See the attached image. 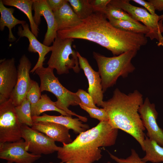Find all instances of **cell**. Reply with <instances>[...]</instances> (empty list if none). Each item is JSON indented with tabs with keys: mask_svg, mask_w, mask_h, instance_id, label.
I'll return each mask as SVG.
<instances>
[{
	"mask_svg": "<svg viewBox=\"0 0 163 163\" xmlns=\"http://www.w3.org/2000/svg\"><path fill=\"white\" fill-rule=\"evenodd\" d=\"M57 36L63 39L85 40L97 43L118 56L130 50H139L146 43L144 35L124 31L111 25L104 14L94 12L72 28L58 30Z\"/></svg>",
	"mask_w": 163,
	"mask_h": 163,
	"instance_id": "6da1fadb",
	"label": "cell"
},
{
	"mask_svg": "<svg viewBox=\"0 0 163 163\" xmlns=\"http://www.w3.org/2000/svg\"><path fill=\"white\" fill-rule=\"evenodd\" d=\"M118 129L108 121H100L94 127L79 134L71 143L63 145L57 152V157L63 162L93 163L102 157L101 147L114 145Z\"/></svg>",
	"mask_w": 163,
	"mask_h": 163,
	"instance_id": "7a4b0ae2",
	"label": "cell"
},
{
	"mask_svg": "<svg viewBox=\"0 0 163 163\" xmlns=\"http://www.w3.org/2000/svg\"><path fill=\"white\" fill-rule=\"evenodd\" d=\"M143 102V96L137 90L126 94L117 88L112 97L103 101L101 107L107 111L110 125L131 135L144 151L145 129L138 112Z\"/></svg>",
	"mask_w": 163,
	"mask_h": 163,
	"instance_id": "3957f363",
	"label": "cell"
},
{
	"mask_svg": "<svg viewBox=\"0 0 163 163\" xmlns=\"http://www.w3.org/2000/svg\"><path fill=\"white\" fill-rule=\"evenodd\" d=\"M137 51L136 50H130L111 57H106L93 52V58L97 62L98 72L101 78L104 93L113 86L120 77L125 78L134 71L135 68L131 61Z\"/></svg>",
	"mask_w": 163,
	"mask_h": 163,
	"instance_id": "277c9868",
	"label": "cell"
},
{
	"mask_svg": "<svg viewBox=\"0 0 163 163\" xmlns=\"http://www.w3.org/2000/svg\"><path fill=\"white\" fill-rule=\"evenodd\" d=\"M53 69L43 66L37 69L35 73L40 78L41 92L48 91L53 94L57 100L55 102L57 107L71 116H75L84 122L87 121L85 117L78 115L69 109L70 106H77L81 101L76 94L68 90L59 82L53 73Z\"/></svg>",
	"mask_w": 163,
	"mask_h": 163,
	"instance_id": "5b68a950",
	"label": "cell"
},
{
	"mask_svg": "<svg viewBox=\"0 0 163 163\" xmlns=\"http://www.w3.org/2000/svg\"><path fill=\"white\" fill-rule=\"evenodd\" d=\"M74 40L73 39H63L57 36L53 43L47 64L48 67L55 69L58 75L68 74L71 69L77 73L80 71L77 52L72 47Z\"/></svg>",
	"mask_w": 163,
	"mask_h": 163,
	"instance_id": "8992f818",
	"label": "cell"
},
{
	"mask_svg": "<svg viewBox=\"0 0 163 163\" xmlns=\"http://www.w3.org/2000/svg\"><path fill=\"white\" fill-rule=\"evenodd\" d=\"M129 0H110L112 5L120 8L126 12L133 19L142 22L149 29V32L145 35L151 40L156 39L157 45L163 46V14L153 15L143 8L132 5Z\"/></svg>",
	"mask_w": 163,
	"mask_h": 163,
	"instance_id": "52a82bcc",
	"label": "cell"
},
{
	"mask_svg": "<svg viewBox=\"0 0 163 163\" xmlns=\"http://www.w3.org/2000/svg\"><path fill=\"white\" fill-rule=\"evenodd\" d=\"M22 125L11 98L0 104V143L14 142L21 139Z\"/></svg>",
	"mask_w": 163,
	"mask_h": 163,
	"instance_id": "ba28073f",
	"label": "cell"
},
{
	"mask_svg": "<svg viewBox=\"0 0 163 163\" xmlns=\"http://www.w3.org/2000/svg\"><path fill=\"white\" fill-rule=\"evenodd\" d=\"M21 133L22 138L27 144V151L34 154H50L57 152L60 148L53 139L26 125H22Z\"/></svg>",
	"mask_w": 163,
	"mask_h": 163,
	"instance_id": "9c48e42d",
	"label": "cell"
},
{
	"mask_svg": "<svg viewBox=\"0 0 163 163\" xmlns=\"http://www.w3.org/2000/svg\"><path fill=\"white\" fill-rule=\"evenodd\" d=\"M138 112L143 125L147 130V137L163 147V130L157 122L158 113L155 104L151 103L146 97Z\"/></svg>",
	"mask_w": 163,
	"mask_h": 163,
	"instance_id": "30bf717a",
	"label": "cell"
},
{
	"mask_svg": "<svg viewBox=\"0 0 163 163\" xmlns=\"http://www.w3.org/2000/svg\"><path fill=\"white\" fill-rule=\"evenodd\" d=\"M27 147L22 138L14 142L0 143V158L12 163H33L41 157L29 153Z\"/></svg>",
	"mask_w": 163,
	"mask_h": 163,
	"instance_id": "8fae6325",
	"label": "cell"
},
{
	"mask_svg": "<svg viewBox=\"0 0 163 163\" xmlns=\"http://www.w3.org/2000/svg\"><path fill=\"white\" fill-rule=\"evenodd\" d=\"M32 10H34V21L38 27L41 22V16H43L46 22L47 29L43 44L49 46L57 37L58 30L53 12L49 6L46 0H33Z\"/></svg>",
	"mask_w": 163,
	"mask_h": 163,
	"instance_id": "7c38bea8",
	"label": "cell"
},
{
	"mask_svg": "<svg viewBox=\"0 0 163 163\" xmlns=\"http://www.w3.org/2000/svg\"><path fill=\"white\" fill-rule=\"evenodd\" d=\"M18 70L14 58L1 60L0 104L8 100L16 85Z\"/></svg>",
	"mask_w": 163,
	"mask_h": 163,
	"instance_id": "4fadbf2b",
	"label": "cell"
},
{
	"mask_svg": "<svg viewBox=\"0 0 163 163\" xmlns=\"http://www.w3.org/2000/svg\"><path fill=\"white\" fill-rule=\"evenodd\" d=\"M31 67L29 59L25 55H23L17 67V83L10 98L15 107L21 104L30 88L32 80L29 75Z\"/></svg>",
	"mask_w": 163,
	"mask_h": 163,
	"instance_id": "5bb4252c",
	"label": "cell"
},
{
	"mask_svg": "<svg viewBox=\"0 0 163 163\" xmlns=\"http://www.w3.org/2000/svg\"><path fill=\"white\" fill-rule=\"evenodd\" d=\"M80 67L82 69L88 80V93L91 96L94 104L101 106L103 99V92L101 80L98 72L94 71L89 64L87 59L77 52Z\"/></svg>",
	"mask_w": 163,
	"mask_h": 163,
	"instance_id": "9a60e30c",
	"label": "cell"
},
{
	"mask_svg": "<svg viewBox=\"0 0 163 163\" xmlns=\"http://www.w3.org/2000/svg\"><path fill=\"white\" fill-rule=\"evenodd\" d=\"M17 33L20 37H25L28 39L29 44L28 50L29 52L37 53L38 54L39 58L37 61L30 71V72L33 73L37 69L43 66V62L46 59L45 56L49 52L52 51V46H46L39 42L37 37L30 30L29 25L27 23L19 26Z\"/></svg>",
	"mask_w": 163,
	"mask_h": 163,
	"instance_id": "2e32d148",
	"label": "cell"
},
{
	"mask_svg": "<svg viewBox=\"0 0 163 163\" xmlns=\"http://www.w3.org/2000/svg\"><path fill=\"white\" fill-rule=\"evenodd\" d=\"M31 127L63 145L73 141L69 133L70 129L62 125L51 122H34Z\"/></svg>",
	"mask_w": 163,
	"mask_h": 163,
	"instance_id": "e0dca14e",
	"label": "cell"
},
{
	"mask_svg": "<svg viewBox=\"0 0 163 163\" xmlns=\"http://www.w3.org/2000/svg\"><path fill=\"white\" fill-rule=\"evenodd\" d=\"M33 122H48L59 124L73 130L76 133H80L89 128V126L83 124L78 118H72V117L52 116L43 113L42 116L32 117Z\"/></svg>",
	"mask_w": 163,
	"mask_h": 163,
	"instance_id": "ac0fdd59",
	"label": "cell"
},
{
	"mask_svg": "<svg viewBox=\"0 0 163 163\" xmlns=\"http://www.w3.org/2000/svg\"><path fill=\"white\" fill-rule=\"evenodd\" d=\"M53 12L57 24L58 30L75 27L80 24L82 21L75 13L67 0L59 9Z\"/></svg>",
	"mask_w": 163,
	"mask_h": 163,
	"instance_id": "d6986e66",
	"label": "cell"
},
{
	"mask_svg": "<svg viewBox=\"0 0 163 163\" xmlns=\"http://www.w3.org/2000/svg\"><path fill=\"white\" fill-rule=\"evenodd\" d=\"M15 9L13 8H8L5 6L2 0L0 1V30L3 31L5 27L9 30L8 40L13 42L16 40L12 32V29L16 25L25 24L26 22L24 20H20L15 18L13 15Z\"/></svg>",
	"mask_w": 163,
	"mask_h": 163,
	"instance_id": "ffe728a7",
	"label": "cell"
},
{
	"mask_svg": "<svg viewBox=\"0 0 163 163\" xmlns=\"http://www.w3.org/2000/svg\"><path fill=\"white\" fill-rule=\"evenodd\" d=\"M4 5L15 7L23 12L28 18L31 30L37 37L39 34L38 26L35 23L32 13L33 0H2Z\"/></svg>",
	"mask_w": 163,
	"mask_h": 163,
	"instance_id": "44dd1931",
	"label": "cell"
},
{
	"mask_svg": "<svg viewBox=\"0 0 163 163\" xmlns=\"http://www.w3.org/2000/svg\"><path fill=\"white\" fill-rule=\"evenodd\" d=\"M145 155L142 159L143 161L154 163L163 162V147L156 142L145 136L144 141Z\"/></svg>",
	"mask_w": 163,
	"mask_h": 163,
	"instance_id": "7402d4cb",
	"label": "cell"
},
{
	"mask_svg": "<svg viewBox=\"0 0 163 163\" xmlns=\"http://www.w3.org/2000/svg\"><path fill=\"white\" fill-rule=\"evenodd\" d=\"M50 111L58 112L63 116L72 117L64 111L58 108L55 104V102L53 101L46 94L42 95L38 102L31 107L32 117L39 116L44 112Z\"/></svg>",
	"mask_w": 163,
	"mask_h": 163,
	"instance_id": "603a6c76",
	"label": "cell"
},
{
	"mask_svg": "<svg viewBox=\"0 0 163 163\" xmlns=\"http://www.w3.org/2000/svg\"><path fill=\"white\" fill-rule=\"evenodd\" d=\"M114 27L123 30L146 35L149 32V29L144 25L138 24L127 20H120L111 18H107Z\"/></svg>",
	"mask_w": 163,
	"mask_h": 163,
	"instance_id": "cb8c5ba5",
	"label": "cell"
},
{
	"mask_svg": "<svg viewBox=\"0 0 163 163\" xmlns=\"http://www.w3.org/2000/svg\"><path fill=\"white\" fill-rule=\"evenodd\" d=\"M74 12L82 20H85L93 13L89 0H67Z\"/></svg>",
	"mask_w": 163,
	"mask_h": 163,
	"instance_id": "d4e9b609",
	"label": "cell"
},
{
	"mask_svg": "<svg viewBox=\"0 0 163 163\" xmlns=\"http://www.w3.org/2000/svg\"><path fill=\"white\" fill-rule=\"evenodd\" d=\"M15 110L20 123L31 127L34 122L31 115V106L26 97L20 105L15 107Z\"/></svg>",
	"mask_w": 163,
	"mask_h": 163,
	"instance_id": "484cf974",
	"label": "cell"
},
{
	"mask_svg": "<svg viewBox=\"0 0 163 163\" xmlns=\"http://www.w3.org/2000/svg\"><path fill=\"white\" fill-rule=\"evenodd\" d=\"M104 14L107 19L111 18L118 20L130 21L136 24H141L139 21L132 18L123 10L112 5L110 3L107 5Z\"/></svg>",
	"mask_w": 163,
	"mask_h": 163,
	"instance_id": "4316f807",
	"label": "cell"
},
{
	"mask_svg": "<svg viewBox=\"0 0 163 163\" xmlns=\"http://www.w3.org/2000/svg\"><path fill=\"white\" fill-rule=\"evenodd\" d=\"M79 105L81 108L88 113L91 117L97 119L100 121H108L109 117L108 114L104 108L89 107L81 103H80Z\"/></svg>",
	"mask_w": 163,
	"mask_h": 163,
	"instance_id": "83f0119b",
	"label": "cell"
},
{
	"mask_svg": "<svg viewBox=\"0 0 163 163\" xmlns=\"http://www.w3.org/2000/svg\"><path fill=\"white\" fill-rule=\"evenodd\" d=\"M41 92L38 84L32 80L30 86L26 96L30 102L31 107L36 104L40 99L41 96Z\"/></svg>",
	"mask_w": 163,
	"mask_h": 163,
	"instance_id": "f1b7e54d",
	"label": "cell"
},
{
	"mask_svg": "<svg viewBox=\"0 0 163 163\" xmlns=\"http://www.w3.org/2000/svg\"><path fill=\"white\" fill-rule=\"evenodd\" d=\"M108 153L110 157L118 163H146L139 157L135 150L133 149L131 150L130 155L125 159L119 158L110 153Z\"/></svg>",
	"mask_w": 163,
	"mask_h": 163,
	"instance_id": "f546056e",
	"label": "cell"
},
{
	"mask_svg": "<svg viewBox=\"0 0 163 163\" xmlns=\"http://www.w3.org/2000/svg\"><path fill=\"white\" fill-rule=\"evenodd\" d=\"M76 94L81 101V104L82 105L91 108H98L94 104L91 96L85 91L80 89Z\"/></svg>",
	"mask_w": 163,
	"mask_h": 163,
	"instance_id": "4dcf8cb0",
	"label": "cell"
},
{
	"mask_svg": "<svg viewBox=\"0 0 163 163\" xmlns=\"http://www.w3.org/2000/svg\"><path fill=\"white\" fill-rule=\"evenodd\" d=\"M110 1V0H89L94 12H100L104 14Z\"/></svg>",
	"mask_w": 163,
	"mask_h": 163,
	"instance_id": "1f68e13d",
	"label": "cell"
},
{
	"mask_svg": "<svg viewBox=\"0 0 163 163\" xmlns=\"http://www.w3.org/2000/svg\"><path fill=\"white\" fill-rule=\"evenodd\" d=\"M49 6L53 11L59 9L66 2V0H46Z\"/></svg>",
	"mask_w": 163,
	"mask_h": 163,
	"instance_id": "d6a6232c",
	"label": "cell"
},
{
	"mask_svg": "<svg viewBox=\"0 0 163 163\" xmlns=\"http://www.w3.org/2000/svg\"><path fill=\"white\" fill-rule=\"evenodd\" d=\"M132 1L144 7L151 14L154 15L155 14V10L154 6L149 2H146L144 0H133Z\"/></svg>",
	"mask_w": 163,
	"mask_h": 163,
	"instance_id": "836d02e7",
	"label": "cell"
},
{
	"mask_svg": "<svg viewBox=\"0 0 163 163\" xmlns=\"http://www.w3.org/2000/svg\"><path fill=\"white\" fill-rule=\"evenodd\" d=\"M148 2L154 6L155 10L163 11V0H149Z\"/></svg>",
	"mask_w": 163,
	"mask_h": 163,
	"instance_id": "e575fe53",
	"label": "cell"
},
{
	"mask_svg": "<svg viewBox=\"0 0 163 163\" xmlns=\"http://www.w3.org/2000/svg\"><path fill=\"white\" fill-rule=\"evenodd\" d=\"M49 163H53V162H49ZM59 163H70V162H62V161Z\"/></svg>",
	"mask_w": 163,
	"mask_h": 163,
	"instance_id": "d590c367",
	"label": "cell"
},
{
	"mask_svg": "<svg viewBox=\"0 0 163 163\" xmlns=\"http://www.w3.org/2000/svg\"><path fill=\"white\" fill-rule=\"evenodd\" d=\"M107 163H112L110 162V161H108V162H107Z\"/></svg>",
	"mask_w": 163,
	"mask_h": 163,
	"instance_id": "8d00e7d4",
	"label": "cell"
},
{
	"mask_svg": "<svg viewBox=\"0 0 163 163\" xmlns=\"http://www.w3.org/2000/svg\"><path fill=\"white\" fill-rule=\"evenodd\" d=\"M10 163V162H7V163ZM43 163L41 162V163Z\"/></svg>",
	"mask_w": 163,
	"mask_h": 163,
	"instance_id": "74e56055",
	"label": "cell"
}]
</instances>
